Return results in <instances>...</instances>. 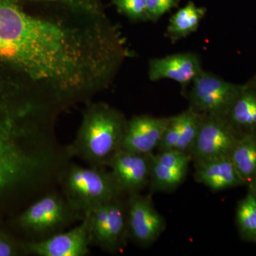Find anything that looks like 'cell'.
I'll list each match as a JSON object with an SVG mask.
<instances>
[{"label":"cell","instance_id":"obj_1","mask_svg":"<svg viewBox=\"0 0 256 256\" xmlns=\"http://www.w3.org/2000/svg\"><path fill=\"white\" fill-rule=\"evenodd\" d=\"M84 53L70 31L24 12L15 1L0 12V58L47 82L60 96L78 94L86 87Z\"/></svg>","mask_w":256,"mask_h":256},{"label":"cell","instance_id":"obj_2","mask_svg":"<svg viewBox=\"0 0 256 256\" xmlns=\"http://www.w3.org/2000/svg\"><path fill=\"white\" fill-rule=\"evenodd\" d=\"M127 122L114 108L92 104L84 110L75 139L66 146L68 156L79 158L88 166L107 168L112 156L122 150Z\"/></svg>","mask_w":256,"mask_h":256},{"label":"cell","instance_id":"obj_3","mask_svg":"<svg viewBox=\"0 0 256 256\" xmlns=\"http://www.w3.org/2000/svg\"><path fill=\"white\" fill-rule=\"evenodd\" d=\"M58 182L64 196L82 218L94 207L124 196L106 168H85L68 162L60 171Z\"/></svg>","mask_w":256,"mask_h":256},{"label":"cell","instance_id":"obj_4","mask_svg":"<svg viewBox=\"0 0 256 256\" xmlns=\"http://www.w3.org/2000/svg\"><path fill=\"white\" fill-rule=\"evenodd\" d=\"M82 220L63 194L52 192L32 204L20 217V224L32 234V242H36L64 232Z\"/></svg>","mask_w":256,"mask_h":256},{"label":"cell","instance_id":"obj_5","mask_svg":"<svg viewBox=\"0 0 256 256\" xmlns=\"http://www.w3.org/2000/svg\"><path fill=\"white\" fill-rule=\"evenodd\" d=\"M92 246L108 254H116L128 240L126 200L118 197L100 204L84 216Z\"/></svg>","mask_w":256,"mask_h":256},{"label":"cell","instance_id":"obj_6","mask_svg":"<svg viewBox=\"0 0 256 256\" xmlns=\"http://www.w3.org/2000/svg\"><path fill=\"white\" fill-rule=\"evenodd\" d=\"M192 84L190 108L202 114L224 118H227L234 101L244 88L204 70Z\"/></svg>","mask_w":256,"mask_h":256},{"label":"cell","instance_id":"obj_7","mask_svg":"<svg viewBox=\"0 0 256 256\" xmlns=\"http://www.w3.org/2000/svg\"><path fill=\"white\" fill-rule=\"evenodd\" d=\"M240 137L227 118L203 114L190 154L194 161L230 156Z\"/></svg>","mask_w":256,"mask_h":256},{"label":"cell","instance_id":"obj_8","mask_svg":"<svg viewBox=\"0 0 256 256\" xmlns=\"http://www.w3.org/2000/svg\"><path fill=\"white\" fill-rule=\"evenodd\" d=\"M128 240L140 246L154 244L166 228V222L154 206L150 196L140 192L126 200Z\"/></svg>","mask_w":256,"mask_h":256},{"label":"cell","instance_id":"obj_9","mask_svg":"<svg viewBox=\"0 0 256 256\" xmlns=\"http://www.w3.org/2000/svg\"><path fill=\"white\" fill-rule=\"evenodd\" d=\"M152 154H138L120 150L109 162L107 168H110L124 196L140 192L149 184Z\"/></svg>","mask_w":256,"mask_h":256},{"label":"cell","instance_id":"obj_10","mask_svg":"<svg viewBox=\"0 0 256 256\" xmlns=\"http://www.w3.org/2000/svg\"><path fill=\"white\" fill-rule=\"evenodd\" d=\"M90 244L86 220L82 218L78 225L48 238L28 242L26 250L37 256H86Z\"/></svg>","mask_w":256,"mask_h":256},{"label":"cell","instance_id":"obj_11","mask_svg":"<svg viewBox=\"0 0 256 256\" xmlns=\"http://www.w3.org/2000/svg\"><path fill=\"white\" fill-rule=\"evenodd\" d=\"M170 120V117L134 116L127 122L122 150L138 154H152L159 146Z\"/></svg>","mask_w":256,"mask_h":256},{"label":"cell","instance_id":"obj_12","mask_svg":"<svg viewBox=\"0 0 256 256\" xmlns=\"http://www.w3.org/2000/svg\"><path fill=\"white\" fill-rule=\"evenodd\" d=\"M202 70L198 56L192 53H180L153 58L149 63L148 74L152 82L170 79L185 88Z\"/></svg>","mask_w":256,"mask_h":256},{"label":"cell","instance_id":"obj_13","mask_svg":"<svg viewBox=\"0 0 256 256\" xmlns=\"http://www.w3.org/2000/svg\"><path fill=\"white\" fill-rule=\"evenodd\" d=\"M195 178L212 191L220 192L245 184L230 156L195 161Z\"/></svg>","mask_w":256,"mask_h":256},{"label":"cell","instance_id":"obj_14","mask_svg":"<svg viewBox=\"0 0 256 256\" xmlns=\"http://www.w3.org/2000/svg\"><path fill=\"white\" fill-rule=\"evenodd\" d=\"M227 119L237 130L256 133V92L244 87L234 101Z\"/></svg>","mask_w":256,"mask_h":256},{"label":"cell","instance_id":"obj_15","mask_svg":"<svg viewBox=\"0 0 256 256\" xmlns=\"http://www.w3.org/2000/svg\"><path fill=\"white\" fill-rule=\"evenodd\" d=\"M236 169L245 184L256 178V133L240 136L230 154Z\"/></svg>","mask_w":256,"mask_h":256},{"label":"cell","instance_id":"obj_16","mask_svg":"<svg viewBox=\"0 0 256 256\" xmlns=\"http://www.w3.org/2000/svg\"><path fill=\"white\" fill-rule=\"evenodd\" d=\"M205 14L204 8L190 2L170 18L166 30L168 36L172 41H178L191 34L200 26Z\"/></svg>","mask_w":256,"mask_h":256},{"label":"cell","instance_id":"obj_17","mask_svg":"<svg viewBox=\"0 0 256 256\" xmlns=\"http://www.w3.org/2000/svg\"><path fill=\"white\" fill-rule=\"evenodd\" d=\"M188 168H174L159 164L152 160L149 184L153 191H173L180 186Z\"/></svg>","mask_w":256,"mask_h":256},{"label":"cell","instance_id":"obj_18","mask_svg":"<svg viewBox=\"0 0 256 256\" xmlns=\"http://www.w3.org/2000/svg\"><path fill=\"white\" fill-rule=\"evenodd\" d=\"M236 224L240 236L247 242L256 239V200L248 192L238 202L236 208Z\"/></svg>","mask_w":256,"mask_h":256},{"label":"cell","instance_id":"obj_19","mask_svg":"<svg viewBox=\"0 0 256 256\" xmlns=\"http://www.w3.org/2000/svg\"><path fill=\"white\" fill-rule=\"evenodd\" d=\"M203 114L197 112L192 108L182 112V126L180 138L176 149L190 153L192 144L194 142L200 128Z\"/></svg>","mask_w":256,"mask_h":256},{"label":"cell","instance_id":"obj_20","mask_svg":"<svg viewBox=\"0 0 256 256\" xmlns=\"http://www.w3.org/2000/svg\"><path fill=\"white\" fill-rule=\"evenodd\" d=\"M152 160L159 164L174 168H188L192 160L191 154L186 152L170 150L159 152L158 154H152Z\"/></svg>","mask_w":256,"mask_h":256},{"label":"cell","instance_id":"obj_21","mask_svg":"<svg viewBox=\"0 0 256 256\" xmlns=\"http://www.w3.org/2000/svg\"><path fill=\"white\" fill-rule=\"evenodd\" d=\"M182 114L170 117V122L163 133L158 146L159 152L176 149L182 126Z\"/></svg>","mask_w":256,"mask_h":256},{"label":"cell","instance_id":"obj_22","mask_svg":"<svg viewBox=\"0 0 256 256\" xmlns=\"http://www.w3.org/2000/svg\"><path fill=\"white\" fill-rule=\"evenodd\" d=\"M114 4L120 12L131 20H148L146 16V0H114Z\"/></svg>","mask_w":256,"mask_h":256},{"label":"cell","instance_id":"obj_23","mask_svg":"<svg viewBox=\"0 0 256 256\" xmlns=\"http://www.w3.org/2000/svg\"><path fill=\"white\" fill-rule=\"evenodd\" d=\"M146 10L148 20L156 21L170 9L160 0H146Z\"/></svg>","mask_w":256,"mask_h":256},{"label":"cell","instance_id":"obj_24","mask_svg":"<svg viewBox=\"0 0 256 256\" xmlns=\"http://www.w3.org/2000/svg\"><path fill=\"white\" fill-rule=\"evenodd\" d=\"M16 248L10 240L0 236V256H12L16 255Z\"/></svg>","mask_w":256,"mask_h":256},{"label":"cell","instance_id":"obj_25","mask_svg":"<svg viewBox=\"0 0 256 256\" xmlns=\"http://www.w3.org/2000/svg\"><path fill=\"white\" fill-rule=\"evenodd\" d=\"M160 1L166 4L170 10L176 8L178 4V0H160Z\"/></svg>","mask_w":256,"mask_h":256},{"label":"cell","instance_id":"obj_26","mask_svg":"<svg viewBox=\"0 0 256 256\" xmlns=\"http://www.w3.org/2000/svg\"><path fill=\"white\" fill-rule=\"evenodd\" d=\"M249 192L252 194V196L256 200V178L252 180V182L248 184Z\"/></svg>","mask_w":256,"mask_h":256},{"label":"cell","instance_id":"obj_27","mask_svg":"<svg viewBox=\"0 0 256 256\" xmlns=\"http://www.w3.org/2000/svg\"><path fill=\"white\" fill-rule=\"evenodd\" d=\"M256 242V240H255V242Z\"/></svg>","mask_w":256,"mask_h":256}]
</instances>
